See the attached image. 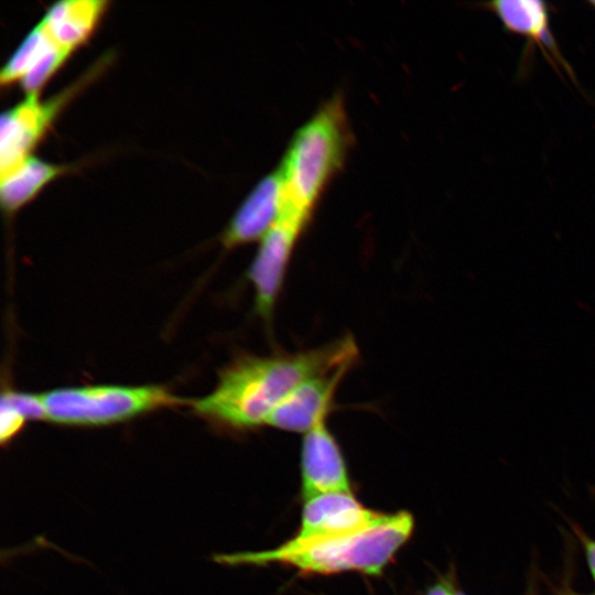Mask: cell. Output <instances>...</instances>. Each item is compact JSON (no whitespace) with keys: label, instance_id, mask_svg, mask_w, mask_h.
Wrapping results in <instances>:
<instances>
[{"label":"cell","instance_id":"obj_1","mask_svg":"<svg viewBox=\"0 0 595 595\" xmlns=\"http://www.w3.org/2000/svg\"><path fill=\"white\" fill-rule=\"evenodd\" d=\"M358 358L359 348L351 335L294 353L241 354L219 371L209 394L190 399L187 405L218 426L253 430L266 425L274 409L302 382L355 366Z\"/></svg>","mask_w":595,"mask_h":595},{"label":"cell","instance_id":"obj_2","mask_svg":"<svg viewBox=\"0 0 595 595\" xmlns=\"http://www.w3.org/2000/svg\"><path fill=\"white\" fill-rule=\"evenodd\" d=\"M414 528L410 512L385 516L370 527L350 534L296 539L292 537L273 549L226 554L218 558L226 564H283L306 574H334L356 571L380 574Z\"/></svg>","mask_w":595,"mask_h":595},{"label":"cell","instance_id":"obj_3","mask_svg":"<svg viewBox=\"0 0 595 595\" xmlns=\"http://www.w3.org/2000/svg\"><path fill=\"white\" fill-rule=\"evenodd\" d=\"M344 97L327 99L294 132L280 166L284 206L311 217L327 185L343 167L351 145Z\"/></svg>","mask_w":595,"mask_h":595},{"label":"cell","instance_id":"obj_4","mask_svg":"<svg viewBox=\"0 0 595 595\" xmlns=\"http://www.w3.org/2000/svg\"><path fill=\"white\" fill-rule=\"evenodd\" d=\"M46 420L64 425L99 426L180 404H188L159 385L65 387L41 393Z\"/></svg>","mask_w":595,"mask_h":595},{"label":"cell","instance_id":"obj_5","mask_svg":"<svg viewBox=\"0 0 595 595\" xmlns=\"http://www.w3.org/2000/svg\"><path fill=\"white\" fill-rule=\"evenodd\" d=\"M98 62L83 77L58 94L41 100L39 94L25 98L1 115L0 120V175H3L32 156V151L52 127L55 118L73 96L101 69Z\"/></svg>","mask_w":595,"mask_h":595},{"label":"cell","instance_id":"obj_6","mask_svg":"<svg viewBox=\"0 0 595 595\" xmlns=\"http://www.w3.org/2000/svg\"><path fill=\"white\" fill-rule=\"evenodd\" d=\"M310 221V218L283 209L259 242L247 270L255 293V311L266 323L273 317L292 256Z\"/></svg>","mask_w":595,"mask_h":595},{"label":"cell","instance_id":"obj_7","mask_svg":"<svg viewBox=\"0 0 595 595\" xmlns=\"http://www.w3.org/2000/svg\"><path fill=\"white\" fill-rule=\"evenodd\" d=\"M351 368L344 366L305 380L282 400L266 425L306 434L328 419L338 387Z\"/></svg>","mask_w":595,"mask_h":595},{"label":"cell","instance_id":"obj_8","mask_svg":"<svg viewBox=\"0 0 595 595\" xmlns=\"http://www.w3.org/2000/svg\"><path fill=\"white\" fill-rule=\"evenodd\" d=\"M284 203L283 182L275 170L256 184L230 218L220 236L224 248L260 242L280 218Z\"/></svg>","mask_w":595,"mask_h":595},{"label":"cell","instance_id":"obj_9","mask_svg":"<svg viewBox=\"0 0 595 595\" xmlns=\"http://www.w3.org/2000/svg\"><path fill=\"white\" fill-rule=\"evenodd\" d=\"M301 490L305 500L329 493H351L347 465L327 420L304 434Z\"/></svg>","mask_w":595,"mask_h":595},{"label":"cell","instance_id":"obj_10","mask_svg":"<svg viewBox=\"0 0 595 595\" xmlns=\"http://www.w3.org/2000/svg\"><path fill=\"white\" fill-rule=\"evenodd\" d=\"M385 516L365 507L351 493H329L305 500L296 539L350 534Z\"/></svg>","mask_w":595,"mask_h":595},{"label":"cell","instance_id":"obj_11","mask_svg":"<svg viewBox=\"0 0 595 595\" xmlns=\"http://www.w3.org/2000/svg\"><path fill=\"white\" fill-rule=\"evenodd\" d=\"M482 6L498 18L506 31L528 39L529 45L534 43L550 64L555 68L561 66L570 77H574L551 32L548 3L539 0H497Z\"/></svg>","mask_w":595,"mask_h":595},{"label":"cell","instance_id":"obj_12","mask_svg":"<svg viewBox=\"0 0 595 595\" xmlns=\"http://www.w3.org/2000/svg\"><path fill=\"white\" fill-rule=\"evenodd\" d=\"M102 0H64L51 6L41 20L51 39L72 53L94 34L107 10Z\"/></svg>","mask_w":595,"mask_h":595},{"label":"cell","instance_id":"obj_13","mask_svg":"<svg viewBox=\"0 0 595 595\" xmlns=\"http://www.w3.org/2000/svg\"><path fill=\"white\" fill-rule=\"evenodd\" d=\"M69 171L68 165L55 164L30 156L0 177V199L6 214L11 215L32 201L47 184Z\"/></svg>","mask_w":595,"mask_h":595},{"label":"cell","instance_id":"obj_14","mask_svg":"<svg viewBox=\"0 0 595 595\" xmlns=\"http://www.w3.org/2000/svg\"><path fill=\"white\" fill-rule=\"evenodd\" d=\"M40 21L4 63L0 73L2 86L20 82L24 75L55 45Z\"/></svg>","mask_w":595,"mask_h":595},{"label":"cell","instance_id":"obj_15","mask_svg":"<svg viewBox=\"0 0 595 595\" xmlns=\"http://www.w3.org/2000/svg\"><path fill=\"white\" fill-rule=\"evenodd\" d=\"M71 54V51L55 44L20 80L25 95L39 94Z\"/></svg>","mask_w":595,"mask_h":595},{"label":"cell","instance_id":"obj_16","mask_svg":"<svg viewBox=\"0 0 595 595\" xmlns=\"http://www.w3.org/2000/svg\"><path fill=\"white\" fill-rule=\"evenodd\" d=\"M0 404L12 408L26 420H46V411L41 393L35 394L4 389L1 393Z\"/></svg>","mask_w":595,"mask_h":595},{"label":"cell","instance_id":"obj_17","mask_svg":"<svg viewBox=\"0 0 595 595\" xmlns=\"http://www.w3.org/2000/svg\"><path fill=\"white\" fill-rule=\"evenodd\" d=\"M0 409V440L6 443L22 430L26 419L10 407L1 405Z\"/></svg>","mask_w":595,"mask_h":595},{"label":"cell","instance_id":"obj_18","mask_svg":"<svg viewBox=\"0 0 595 595\" xmlns=\"http://www.w3.org/2000/svg\"><path fill=\"white\" fill-rule=\"evenodd\" d=\"M577 534L583 542L587 564L595 581V540L584 534L581 530L577 531Z\"/></svg>","mask_w":595,"mask_h":595},{"label":"cell","instance_id":"obj_19","mask_svg":"<svg viewBox=\"0 0 595 595\" xmlns=\"http://www.w3.org/2000/svg\"><path fill=\"white\" fill-rule=\"evenodd\" d=\"M425 595H463L447 583H437Z\"/></svg>","mask_w":595,"mask_h":595},{"label":"cell","instance_id":"obj_20","mask_svg":"<svg viewBox=\"0 0 595 595\" xmlns=\"http://www.w3.org/2000/svg\"><path fill=\"white\" fill-rule=\"evenodd\" d=\"M564 595H595V594H578V593H575L573 591H567L564 593Z\"/></svg>","mask_w":595,"mask_h":595},{"label":"cell","instance_id":"obj_21","mask_svg":"<svg viewBox=\"0 0 595 595\" xmlns=\"http://www.w3.org/2000/svg\"><path fill=\"white\" fill-rule=\"evenodd\" d=\"M588 3L595 8V1H588Z\"/></svg>","mask_w":595,"mask_h":595}]
</instances>
